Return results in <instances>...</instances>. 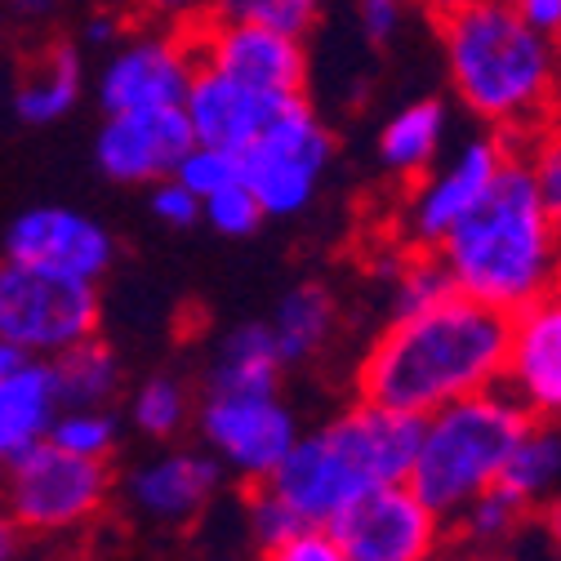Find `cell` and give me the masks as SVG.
<instances>
[{
	"mask_svg": "<svg viewBox=\"0 0 561 561\" xmlns=\"http://www.w3.org/2000/svg\"><path fill=\"white\" fill-rule=\"evenodd\" d=\"M45 437L67 455L107 463L121 446V419H116L112 405H58Z\"/></svg>",
	"mask_w": 561,
	"mask_h": 561,
	"instance_id": "obj_26",
	"label": "cell"
},
{
	"mask_svg": "<svg viewBox=\"0 0 561 561\" xmlns=\"http://www.w3.org/2000/svg\"><path fill=\"white\" fill-rule=\"evenodd\" d=\"M103 116L107 121L94 138V165L121 187H148L157 179H170L183 152L196 144L183 107H134Z\"/></svg>",
	"mask_w": 561,
	"mask_h": 561,
	"instance_id": "obj_16",
	"label": "cell"
},
{
	"mask_svg": "<svg viewBox=\"0 0 561 561\" xmlns=\"http://www.w3.org/2000/svg\"><path fill=\"white\" fill-rule=\"evenodd\" d=\"M526 504L517 495H508V490L495 481V485H485L481 495H472L459 513H455V526H459V539L468 548H495L504 543L508 535H517V526L526 522Z\"/></svg>",
	"mask_w": 561,
	"mask_h": 561,
	"instance_id": "obj_28",
	"label": "cell"
},
{
	"mask_svg": "<svg viewBox=\"0 0 561 561\" xmlns=\"http://www.w3.org/2000/svg\"><path fill=\"white\" fill-rule=\"evenodd\" d=\"M446 138V103L442 99H419L410 107H401L383 134H379V165L405 183L424 179L442 152Z\"/></svg>",
	"mask_w": 561,
	"mask_h": 561,
	"instance_id": "obj_21",
	"label": "cell"
},
{
	"mask_svg": "<svg viewBox=\"0 0 561 561\" xmlns=\"http://www.w3.org/2000/svg\"><path fill=\"white\" fill-rule=\"evenodd\" d=\"M196 433L224 472L259 485L286 459L299 437L295 410L276 388H205L201 405H192Z\"/></svg>",
	"mask_w": 561,
	"mask_h": 561,
	"instance_id": "obj_9",
	"label": "cell"
},
{
	"mask_svg": "<svg viewBox=\"0 0 561 561\" xmlns=\"http://www.w3.org/2000/svg\"><path fill=\"white\" fill-rule=\"evenodd\" d=\"M103 325V295L94 280L0 259V339L32 357H58L62 347L94 339Z\"/></svg>",
	"mask_w": 561,
	"mask_h": 561,
	"instance_id": "obj_8",
	"label": "cell"
},
{
	"mask_svg": "<svg viewBox=\"0 0 561 561\" xmlns=\"http://www.w3.org/2000/svg\"><path fill=\"white\" fill-rule=\"evenodd\" d=\"M0 10L14 27H45L58 14V0H0Z\"/></svg>",
	"mask_w": 561,
	"mask_h": 561,
	"instance_id": "obj_39",
	"label": "cell"
},
{
	"mask_svg": "<svg viewBox=\"0 0 561 561\" xmlns=\"http://www.w3.org/2000/svg\"><path fill=\"white\" fill-rule=\"evenodd\" d=\"M49 370H54L58 405H112V397L121 392V379H125L121 357L99 334L62 347L58 357H49Z\"/></svg>",
	"mask_w": 561,
	"mask_h": 561,
	"instance_id": "obj_24",
	"label": "cell"
},
{
	"mask_svg": "<svg viewBox=\"0 0 561 561\" xmlns=\"http://www.w3.org/2000/svg\"><path fill=\"white\" fill-rule=\"evenodd\" d=\"M504 343L508 317L455 290L419 312H392L357 366V392L424 419L468 392L495 388Z\"/></svg>",
	"mask_w": 561,
	"mask_h": 561,
	"instance_id": "obj_1",
	"label": "cell"
},
{
	"mask_svg": "<svg viewBox=\"0 0 561 561\" xmlns=\"http://www.w3.org/2000/svg\"><path fill=\"white\" fill-rule=\"evenodd\" d=\"M267 330H272V343H276L280 362L299 366V362H312L317 353H325V343L339 330V308H334L325 286L304 280V286H295L286 299L276 304Z\"/></svg>",
	"mask_w": 561,
	"mask_h": 561,
	"instance_id": "obj_22",
	"label": "cell"
},
{
	"mask_svg": "<svg viewBox=\"0 0 561 561\" xmlns=\"http://www.w3.org/2000/svg\"><path fill=\"white\" fill-rule=\"evenodd\" d=\"M419 5H424L433 19H446L450 10H459V5H468V0H419Z\"/></svg>",
	"mask_w": 561,
	"mask_h": 561,
	"instance_id": "obj_44",
	"label": "cell"
},
{
	"mask_svg": "<svg viewBox=\"0 0 561 561\" xmlns=\"http://www.w3.org/2000/svg\"><path fill=\"white\" fill-rule=\"evenodd\" d=\"M437 23L450 85L477 121L517 138L561 112V62L552 36L535 32L513 0H468Z\"/></svg>",
	"mask_w": 561,
	"mask_h": 561,
	"instance_id": "obj_2",
	"label": "cell"
},
{
	"mask_svg": "<svg viewBox=\"0 0 561 561\" xmlns=\"http://www.w3.org/2000/svg\"><path fill=\"white\" fill-rule=\"evenodd\" d=\"M215 0H138V14L157 27H196L201 19H209Z\"/></svg>",
	"mask_w": 561,
	"mask_h": 561,
	"instance_id": "obj_38",
	"label": "cell"
},
{
	"mask_svg": "<svg viewBox=\"0 0 561 561\" xmlns=\"http://www.w3.org/2000/svg\"><path fill=\"white\" fill-rule=\"evenodd\" d=\"M5 259L99 286L116 263V237L72 205H32L5 228Z\"/></svg>",
	"mask_w": 561,
	"mask_h": 561,
	"instance_id": "obj_15",
	"label": "cell"
},
{
	"mask_svg": "<svg viewBox=\"0 0 561 561\" xmlns=\"http://www.w3.org/2000/svg\"><path fill=\"white\" fill-rule=\"evenodd\" d=\"M446 295H455L450 276H446L442 259H437L433 250H424L419 259L401 263L397 290H392V312H419V308H428V304H437V299H446Z\"/></svg>",
	"mask_w": 561,
	"mask_h": 561,
	"instance_id": "obj_32",
	"label": "cell"
},
{
	"mask_svg": "<svg viewBox=\"0 0 561 561\" xmlns=\"http://www.w3.org/2000/svg\"><path fill=\"white\" fill-rule=\"evenodd\" d=\"M58 414V388L45 357L0 339V446L14 455L27 442H41Z\"/></svg>",
	"mask_w": 561,
	"mask_h": 561,
	"instance_id": "obj_19",
	"label": "cell"
},
{
	"mask_svg": "<svg viewBox=\"0 0 561 561\" xmlns=\"http://www.w3.org/2000/svg\"><path fill=\"white\" fill-rule=\"evenodd\" d=\"M325 530L347 561H437L446 543V517L405 481L366 490Z\"/></svg>",
	"mask_w": 561,
	"mask_h": 561,
	"instance_id": "obj_10",
	"label": "cell"
},
{
	"mask_svg": "<svg viewBox=\"0 0 561 561\" xmlns=\"http://www.w3.org/2000/svg\"><path fill=\"white\" fill-rule=\"evenodd\" d=\"M508 152H513V138L485 134V138L463 144L442 170H428L424 179H414V192L405 205V237L419 250H437V241L490 192Z\"/></svg>",
	"mask_w": 561,
	"mask_h": 561,
	"instance_id": "obj_14",
	"label": "cell"
},
{
	"mask_svg": "<svg viewBox=\"0 0 561 561\" xmlns=\"http://www.w3.org/2000/svg\"><path fill=\"white\" fill-rule=\"evenodd\" d=\"M513 157L526 165V179H530L539 205L548 209V219L561 228V112L548 116L543 125H535L526 134V148L522 152L513 148Z\"/></svg>",
	"mask_w": 561,
	"mask_h": 561,
	"instance_id": "obj_29",
	"label": "cell"
},
{
	"mask_svg": "<svg viewBox=\"0 0 561 561\" xmlns=\"http://www.w3.org/2000/svg\"><path fill=\"white\" fill-rule=\"evenodd\" d=\"M259 561H347V552L334 543V535L325 526H308V530H299L290 539L263 548Z\"/></svg>",
	"mask_w": 561,
	"mask_h": 561,
	"instance_id": "obj_36",
	"label": "cell"
},
{
	"mask_svg": "<svg viewBox=\"0 0 561 561\" xmlns=\"http://www.w3.org/2000/svg\"><path fill=\"white\" fill-rule=\"evenodd\" d=\"M455 561H513V557H500V552H490V548H472V552H463Z\"/></svg>",
	"mask_w": 561,
	"mask_h": 561,
	"instance_id": "obj_45",
	"label": "cell"
},
{
	"mask_svg": "<svg viewBox=\"0 0 561 561\" xmlns=\"http://www.w3.org/2000/svg\"><path fill=\"white\" fill-rule=\"evenodd\" d=\"M286 99H295V94H267V90H254V85H241V81L224 77L219 67L196 62L192 85H187L179 107H183V116L192 125L196 144L245 152Z\"/></svg>",
	"mask_w": 561,
	"mask_h": 561,
	"instance_id": "obj_18",
	"label": "cell"
},
{
	"mask_svg": "<svg viewBox=\"0 0 561 561\" xmlns=\"http://www.w3.org/2000/svg\"><path fill=\"white\" fill-rule=\"evenodd\" d=\"M201 219L215 228L219 237H250V232H259V224H263V209H259V201H254V192L245 187V183H228V187H219L215 196H205L201 201Z\"/></svg>",
	"mask_w": 561,
	"mask_h": 561,
	"instance_id": "obj_33",
	"label": "cell"
},
{
	"mask_svg": "<svg viewBox=\"0 0 561 561\" xmlns=\"http://www.w3.org/2000/svg\"><path fill=\"white\" fill-rule=\"evenodd\" d=\"M543 530H548V539L561 548V495L548 500V508H543Z\"/></svg>",
	"mask_w": 561,
	"mask_h": 561,
	"instance_id": "obj_43",
	"label": "cell"
},
{
	"mask_svg": "<svg viewBox=\"0 0 561 561\" xmlns=\"http://www.w3.org/2000/svg\"><path fill=\"white\" fill-rule=\"evenodd\" d=\"M148 187H152L148 209H152L157 224H165V228H192V224H201V196L187 192L174 174H170V179H157V183H148Z\"/></svg>",
	"mask_w": 561,
	"mask_h": 561,
	"instance_id": "obj_35",
	"label": "cell"
},
{
	"mask_svg": "<svg viewBox=\"0 0 561 561\" xmlns=\"http://www.w3.org/2000/svg\"><path fill=\"white\" fill-rule=\"evenodd\" d=\"M517 5V14L535 27V32H543V36H552L557 27H561V0H513Z\"/></svg>",
	"mask_w": 561,
	"mask_h": 561,
	"instance_id": "obj_41",
	"label": "cell"
},
{
	"mask_svg": "<svg viewBox=\"0 0 561 561\" xmlns=\"http://www.w3.org/2000/svg\"><path fill=\"white\" fill-rule=\"evenodd\" d=\"M129 419H134V433H144L148 442H174L192 424V397L183 379L174 375L144 379L129 401Z\"/></svg>",
	"mask_w": 561,
	"mask_h": 561,
	"instance_id": "obj_27",
	"label": "cell"
},
{
	"mask_svg": "<svg viewBox=\"0 0 561 561\" xmlns=\"http://www.w3.org/2000/svg\"><path fill=\"white\" fill-rule=\"evenodd\" d=\"M557 481H561V433L552 424L530 419V428L517 437V446L500 472V485L508 495H517L526 508H535L539 500L552 495Z\"/></svg>",
	"mask_w": 561,
	"mask_h": 561,
	"instance_id": "obj_25",
	"label": "cell"
},
{
	"mask_svg": "<svg viewBox=\"0 0 561 561\" xmlns=\"http://www.w3.org/2000/svg\"><path fill=\"white\" fill-rule=\"evenodd\" d=\"M219 485H224V468L215 455L170 446L125 472L121 500L138 522L179 530L205 517V508L219 495Z\"/></svg>",
	"mask_w": 561,
	"mask_h": 561,
	"instance_id": "obj_17",
	"label": "cell"
},
{
	"mask_svg": "<svg viewBox=\"0 0 561 561\" xmlns=\"http://www.w3.org/2000/svg\"><path fill=\"white\" fill-rule=\"evenodd\" d=\"M187 32L196 45V62L219 67L224 77L267 94H304L308 81L304 36H286L259 23H228V19H201Z\"/></svg>",
	"mask_w": 561,
	"mask_h": 561,
	"instance_id": "obj_13",
	"label": "cell"
},
{
	"mask_svg": "<svg viewBox=\"0 0 561 561\" xmlns=\"http://www.w3.org/2000/svg\"><path fill=\"white\" fill-rule=\"evenodd\" d=\"M245 526H250V535H254L259 548H272V543H280V539L308 530V526H304L286 504H280L272 490H263V485H254L250 500H245Z\"/></svg>",
	"mask_w": 561,
	"mask_h": 561,
	"instance_id": "obj_34",
	"label": "cell"
},
{
	"mask_svg": "<svg viewBox=\"0 0 561 561\" xmlns=\"http://www.w3.org/2000/svg\"><path fill=\"white\" fill-rule=\"evenodd\" d=\"M552 54H557V62H561V27L552 32Z\"/></svg>",
	"mask_w": 561,
	"mask_h": 561,
	"instance_id": "obj_46",
	"label": "cell"
},
{
	"mask_svg": "<svg viewBox=\"0 0 561 561\" xmlns=\"http://www.w3.org/2000/svg\"><path fill=\"white\" fill-rule=\"evenodd\" d=\"M5 459H10V455H5V446H0V463H5Z\"/></svg>",
	"mask_w": 561,
	"mask_h": 561,
	"instance_id": "obj_47",
	"label": "cell"
},
{
	"mask_svg": "<svg viewBox=\"0 0 561 561\" xmlns=\"http://www.w3.org/2000/svg\"><path fill=\"white\" fill-rule=\"evenodd\" d=\"M325 14V0H215L209 19H228V23H259L276 27L286 36H308Z\"/></svg>",
	"mask_w": 561,
	"mask_h": 561,
	"instance_id": "obj_30",
	"label": "cell"
},
{
	"mask_svg": "<svg viewBox=\"0 0 561 561\" xmlns=\"http://www.w3.org/2000/svg\"><path fill=\"white\" fill-rule=\"evenodd\" d=\"M530 414L495 383L468 392L419 419V442L405 485L442 517H455L472 495L495 485Z\"/></svg>",
	"mask_w": 561,
	"mask_h": 561,
	"instance_id": "obj_5",
	"label": "cell"
},
{
	"mask_svg": "<svg viewBox=\"0 0 561 561\" xmlns=\"http://www.w3.org/2000/svg\"><path fill=\"white\" fill-rule=\"evenodd\" d=\"M405 5L410 0H357V23L375 45H383V41H392L401 32Z\"/></svg>",
	"mask_w": 561,
	"mask_h": 561,
	"instance_id": "obj_37",
	"label": "cell"
},
{
	"mask_svg": "<svg viewBox=\"0 0 561 561\" xmlns=\"http://www.w3.org/2000/svg\"><path fill=\"white\" fill-rule=\"evenodd\" d=\"M330 157L334 134L325 129L317 107L295 94L276 107V116L241 152V183L254 192L263 219H295L312 205Z\"/></svg>",
	"mask_w": 561,
	"mask_h": 561,
	"instance_id": "obj_7",
	"label": "cell"
},
{
	"mask_svg": "<svg viewBox=\"0 0 561 561\" xmlns=\"http://www.w3.org/2000/svg\"><path fill=\"white\" fill-rule=\"evenodd\" d=\"M196 72V45L187 27L138 32L107 49L99 72V107L134 112V107H179Z\"/></svg>",
	"mask_w": 561,
	"mask_h": 561,
	"instance_id": "obj_11",
	"label": "cell"
},
{
	"mask_svg": "<svg viewBox=\"0 0 561 561\" xmlns=\"http://www.w3.org/2000/svg\"><path fill=\"white\" fill-rule=\"evenodd\" d=\"M433 254L459 295L504 317L561 280V228L548 219L513 152L490 192L437 241Z\"/></svg>",
	"mask_w": 561,
	"mask_h": 561,
	"instance_id": "obj_3",
	"label": "cell"
},
{
	"mask_svg": "<svg viewBox=\"0 0 561 561\" xmlns=\"http://www.w3.org/2000/svg\"><path fill=\"white\" fill-rule=\"evenodd\" d=\"M116 36H121V19H116V14H94V19L85 23V32H81L85 45H103V49H112Z\"/></svg>",
	"mask_w": 561,
	"mask_h": 561,
	"instance_id": "obj_42",
	"label": "cell"
},
{
	"mask_svg": "<svg viewBox=\"0 0 561 561\" xmlns=\"http://www.w3.org/2000/svg\"><path fill=\"white\" fill-rule=\"evenodd\" d=\"M174 179L205 201V196H215L228 183H241V152L215 148V144H192L183 152V161L174 165Z\"/></svg>",
	"mask_w": 561,
	"mask_h": 561,
	"instance_id": "obj_31",
	"label": "cell"
},
{
	"mask_svg": "<svg viewBox=\"0 0 561 561\" xmlns=\"http://www.w3.org/2000/svg\"><path fill=\"white\" fill-rule=\"evenodd\" d=\"M27 557H32V535L0 504V561H27Z\"/></svg>",
	"mask_w": 561,
	"mask_h": 561,
	"instance_id": "obj_40",
	"label": "cell"
},
{
	"mask_svg": "<svg viewBox=\"0 0 561 561\" xmlns=\"http://www.w3.org/2000/svg\"><path fill=\"white\" fill-rule=\"evenodd\" d=\"M112 495L116 477L103 459L67 455L49 437L19 446L0 463V504L32 539H62L94 526Z\"/></svg>",
	"mask_w": 561,
	"mask_h": 561,
	"instance_id": "obj_6",
	"label": "cell"
},
{
	"mask_svg": "<svg viewBox=\"0 0 561 561\" xmlns=\"http://www.w3.org/2000/svg\"><path fill=\"white\" fill-rule=\"evenodd\" d=\"M500 388L539 424L561 419V280L508 312Z\"/></svg>",
	"mask_w": 561,
	"mask_h": 561,
	"instance_id": "obj_12",
	"label": "cell"
},
{
	"mask_svg": "<svg viewBox=\"0 0 561 561\" xmlns=\"http://www.w3.org/2000/svg\"><path fill=\"white\" fill-rule=\"evenodd\" d=\"M280 370H286V362L276 353L267 321H245L219 339L205 383L209 388H276Z\"/></svg>",
	"mask_w": 561,
	"mask_h": 561,
	"instance_id": "obj_23",
	"label": "cell"
},
{
	"mask_svg": "<svg viewBox=\"0 0 561 561\" xmlns=\"http://www.w3.org/2000/svg\"><path fill=\"white\" fill-rule=\"evenodd\" d=\"M85 94V58L72 41H49L45 49H36L27 62H23V72L14 81V116L23 125H54L62 121L67 112H77Z\"/></svg>",
	"mask_w": 561,
	"mask_h": 561,
	"instance_id": "obj_20",
	"label": "cell"
},
{
	"mask_svg": "<svg viewBox=\"0 0 561 561\" xmlns=\"http://www.w3.org/2000/svg\"><path fill=\"white\" fill-rule=\"evenodd\" d=\"M419 442V419L357 401L317 433H299L295 446L272 468L263 490L286 504L304 526H330L347 504L375 485L405 481Z\"/></svg>",
	"mask_w": 561,
	"mask_h": 561,
	"instance_id": "obj_4",
	"label": "cell"
}]
</instances>
